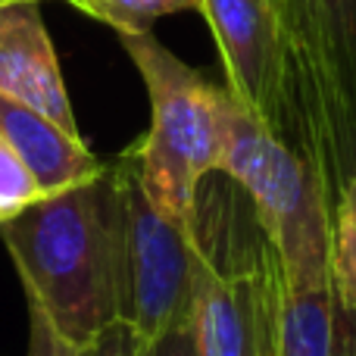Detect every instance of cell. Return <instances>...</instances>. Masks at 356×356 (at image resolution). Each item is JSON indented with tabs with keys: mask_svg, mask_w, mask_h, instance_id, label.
<instances>
[{
	"mask_svg": "<svg viewBox=\"0 0 356 356\" xmlns=\"http://www.w3.org/2000/svg\"><path fill=\"white\" fill-rule=\"evenodd\" d=\"M113 175L119 191V319L147 341L194 313L197 238L194 225L154 207L131 150L113 163Z\"/></svg>",
	"mask_w": 356,
	"mask_h": 356,
	"instance_id": "4",
	"label": "cell"
},
{
	"mask_svg": "<svg viewBox=\"0 0 356 356\" xmlns=\"http://www.w3.org/2000/svg\"><path fill=\"white\" fill-rule=\"evenodd\" d=\"M0 94L44 113L66 131H79L41 0L0 6Z\"/></svg>",
	"mask_w": 356,
	"mask_h": 356,
	"instance_id": "8",
	"label": "cell"
},
{
	"mask_svg": "<svg viewBox=\"0 0 356 356\" xmlns=\"http://www.w3.org/2000/svg\"><path fill=\"white\" fill-rule=\"evenodd\" d=\"M41 188H38L35 175L29 172L22 160L16 156V150L0 138V222L19 216L25 207H31L35 200H41Z\"/></svg>",
	"mask_w": 356,
	"mask_h": 356,
	"instance_id": "13",
	"label": "cell"
},
{
	"mask_svg": "<svg viewBox=\"0 0 356 356\" xmlns=\"http://www.w3.org/2000/svg\"><path fill=\"white\" fill-rule=\"evenodd\" d=\"M69 3L116 29V35H144L163 16L191 10L200 13V0H69Z\"/></svg>",
	"mask_w": 356,
	"mask_h": 356,
	"instance_id": "12",
	"label": "cell"
},
{
	"mask_svg": "<svg viewBox=\"0 0 356 356\" xmlns=\"http://www.w3.org/2000/svg\"><path fill=\"white\" fill-rule=\"evenodd\" d=\"M141 356H200L194 338V322H178V325L166 328V332L154 334L144 341Z\"/></svg>",
	"mask_w": 356,
	"mask_h": 356,
	"instance_id": "16",
	"label": "cell"
},
{
	"mask_svg": "<svg viewBox=\"0 0 356 356\" xmlns=\"http://www.w3.org/2000/svg\"><path fill=\"white\" fill-rule=\"evenodd\" d=\"M141 350H144V338L125 319H113L88 344H81V356H141Z\"/></svg>",
	"mask_w": 356,
	"mask_h": 356,
	"instance_id": "15",
	"label": "cell"
},
{
	"mask_svg": "<svg viewBox=\"0 0 356 356\" xmlns=\"http://www.w3.org/2000/svg\"><path fill=\"white\" fill-rule=\"evenodd\" d=\"M216 175H225L247 194L291 288H316L332 282V213L319 175L294 147L257 122L232 94L222 110V154Z\"/></svg>",
	"mask_w": 356,
	"mask_h": 356,
	"instance_id": "3",
	"label": "cell"
},
{
	"mask_svg": "<svg viewBox=\"0 0 356 356\" xmlns=\"http://www.w3.org/2000/svg\"><path fill=\"white\" fill-rule=\"evenodd\" d=\"M25 356H81V347L69 341L38 303L29 300V353Z\"/></svg>",
	"mask_w": 356,
	"mask_h": 356,
	"instance_id": "14",
	"label": "cell"
},
{
	"mask_svg": "<svg viewBox=\"0 0 356 356\" xmlns=\"http://www.w3.org/2000/svg\"><path fill=\"white\" fill-rule=\"evenodd\" d=\"M328 278H332V291L341 307L356 313V178L344 184L332 207Z\"/></svg>",
	"mask_w": 356,
	"mask_h": 356,
	"instance_id": "11",
	"label": "cell"
},
{
	"mask_svg": "<svg viewBox=\"0 0 356 356\" xmlns=\"http://www.w3.org/2000/svg\"><path fill=\"white\" fill-rule=\"evenodd\" d=\"M284 284L278 253L257 219L247 228L238 259L222 263L197 241L191 322L200 356H278Z\"/></svg>",
	"mask_w": 356,
	"mask_h": 356,
	"instance_id": "6",
	"label": "cell"
},
{
	"mask_svg": "<svg viewBox=\"0 0 356 356\" xmlns=\"http://www.w3.org/2000/svg\"><path fill=\"white\" fill-rule=\"evenodd\" d=\"M6 3H19V0H0V6H6Z\"/></svg>",
	"mask_w": 356,
	"mask_h": 356,
	"instance_id": "18",
	"label": "cell"
},
{
	"mask_svg": "<svg viewBox=\"0 0 356 356\" xmlns=\"http://www.w3.org/2000/svg\"><path fill=\"white\" fill-rule=\"evenodd\" d=\"M297 100L332 213L356 178V0H300Z\"/></svg>",
	"mask_w": 356,
	"mask_h": 356,
	"instance_id": "5",
	"label": "cell"
},
{
	"mask_svg": "<svg viewBox=\"0 0 356 356\" xmlns=\"http://www.w3.org/2000/svg\"><path fill=\"white\" fill-rule=\"evenodd\" d=\"M278 16V29H282V41H284V54H288V66H291V79H294V91H297V63H300V0H272ZM300 104V100H297Z\"/></svg>",
	"mask_w": 356,
	"mask_h": 356,
	"instance_id": "17",
	"label": "cell"
},
{
	"mask_svg": "<svg viewBox=\"0 0 356 356\" xmlns=\"http://www.w3.org/2000/svg\"><path fill=\"white\" fill-rule=\"evenodd\" d=\"M0 238L38 303L75 344L119 319V191L113 163L0 222Z\"/></svg>",
	"mask_w": 356,
	"mask_h": 356,
	"instance_id": "1",
	"label": "cell"
},
{
	"mask_svg": "<svg viewBox=\"0 0 356 356\" xmlns=\"http://www.w3.org/2000/svg\"><path fill=\"white\" fill-rule=\"evenodd\" d=\"M200 13L225 66V91L309 163L307 129L272 0H200Z\"/></svg>",
	"mask_w": 356,
	"mask_h": 356,
	"instance_id": "7",
	"label": "cell"
},
{
	"mask_svg": "<svg viewBox=\"0 0 356 356\" xmlns=\"http://www.w3.org/2000/svg\"><path fill=\"white\" fill-rule=\"evenodd\" d=\"M119 41L150 97V131L129 147L141 184L160 213L181 225H194L203 178L219 172L228 91L209 85L197 69L178 60L154 31L119 35Z\"/></svg>",
	"mask_w": 356,
	"mask_h": 356,
	"instance_id": "2",
	"label": "cell"
},
{
	"mask_svg": "<svg viewBox=\"0 0 356 356\" xmlns=\"http://www.w3.org/2000/svg\"><path fill=\"white\" fill-rule=\"evenodd\" d=\"M278 356H356V313L341 307L332 282L316 288L284 284Z\"/></svg>",
	"mask_w": 356,
	"mask_h": 356,
	"instance_id": "10",
	"label": "cell"
},
{
	"mask_svg": "<svg viewBox=\"0 0 356 356\" xmlns=\"http://www.w3.org/2000/svg\"><path fill=\"white\" fill-rule=\"evenodd\" d=\"M0 138L35 175L44 197L85 184L104 172L106 163L88 150L79 131H66L44 113L0 94Z\"/></svg>",
	"mask_w": 356,
	"mask_h": 356,
	"instance_id": "9",
	"label": "cell"
}]
</instances>
